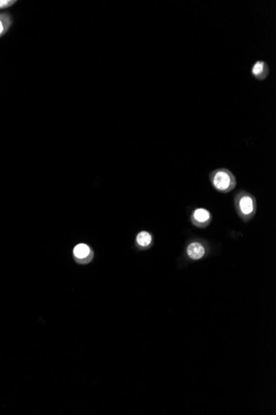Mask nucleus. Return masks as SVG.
Instances as JSON below:
<instances>
[{
    "instance_id": "6e6552de",
    "label": "nucleus",
    "mask_w": 276,
    "mask_h": 415,
    "mask_svg": "<svg viewBox=\"0 0 276 415\" xmlns=\"http://www.w3.org/2000/svg\"><path fill=\"white\" fill-rule=\"evenodd\" d=\"M14 3H15V1H10V0H0V9H3V8L9 7V6L12 5V4H14Z\"/></svg>"
},
{
    "instance_id": "1a4fd4ad",
    "label": "nucleus",
    "mask_w": 276,
    "mask_h": 415,
    "mask_svg": "<svg viewBox=\"0 0 276 415\" xmlns=\"http://www.w3.org/2000/svg\"><path fill=\"white\" fill-rule=\"evenodd\" d=\"M3 31V23L1 22V20H0V34H2V32Z\"/></svg>"
},
{
    "instance_id": "423d86ee",
    "label": "nucleus",
    "mask_w": 276,
    "mask_h": 415,
    "mask_svg": "<svg viewBox=\"0 0 276 415\" xmlns=\"http://www.w3.org/2000/svg\"><path fill=\"white\" fill-rule=\"evenodd\" d=\"M187 255L191 260H200L205 255V248L199 242H192L187 247Z\"/></svg>"
},
{
    "instance_id": "39448f33",
    "label": "nucleus",
    "mask_w": 276,
    "mask_h": 415,
    "mask_svg": "<svg viewBox=\"0 0 276 415\" xmlns=\"http://www.w3.org/2000/svg\"><path fill=\"white\" fill-rule=\"evenodd\" d=\"M251 75L257 80H264L267 78L270 73L268 64L265 61H257L255 62L251 70Z\"/></svg>"
},
{
    "instance_id": "0eeeda50",
    "label": "nucleus",
    "mask_w": 276,
    "mask_h": 415,
    "mask_svg": "<svg viewBox=\"0 0 276 415\" xmlns=\"http://www.w3.org/2000/svg\"><path fill=\"white\" fill-rule=\"evenodd\" d=\"M137 243L142 248L149 247L152 243V236L147 231H141L137 236Z\"/></svg>"
},
{
    "instance_id": "f03ea898",
    "label": "nucleus",
    "mask_w": 276,
    "mask_h": 415,
    "mask_svg": "<svg viewBox=\"0 0 276 415\" xmlns=\"http://www.w3.org/2000/svg\"><path fill=\"white\" fill-rule=\"evenodd\" d=\"M210 183L215 190L222 193H228L237 186L234 174L227 169H215L209 173Z\"/></svg>"
},
{
    "instance_id": "20e7f679",
    "label": "nucleus",
    "mask_w": 276,
    "mask_h": 415,
    "mask_svg": "<svg viewBox=\"0 0 276 415\" xmlns=\"http://www.w3.org/2000/svg\"><path fill=\"white\" fill-rule=\"evenodd\" d=\"M77 262L86 264L89 262L94 257V253L86 244H79L73 250Z\"/></svg>"
},
{
    "instance_id": "f257e3e1",
    "label": "nucleus",
    "mask_w": 276,
    "mask_h": 415,
    "mask_svg": "<svg viewBox=\"0 0 276 415\" xmlns=\"http://www.w3.org/2000/svg\"><path fill=\"white\" fill-rule=\"evenodd\" d=\"M234 205L238 216L245 222H249L257 213V200L248 191L238 192L235 197Z\"/></svg>"
},
{
    "instance_id": "7ed1b4c3",
    "label": "nucleus",
    "mask_w": 276,
    "mask_h": 415,
    "mask_svg": "<svg viewBox=\"0 0 276 415\" xmlns=\"http://www.w3.org/2000/svg\"><path fill=\"white\" fill-rule=\"evenodd\" d=\"M213 216L205 208H197L191 214V222L195 226L205 228L212 222Z\"/></svg>"
}]
</instances>
